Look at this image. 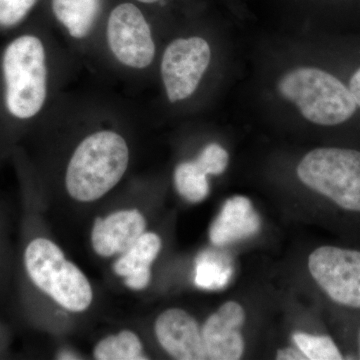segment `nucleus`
<instances>
[{"label": "nucleus", "mask_w": 360, "mask_h": 360, "mask_svg": "<svg viewBox=\"0 0 360 360\" xmlns=\"http://www.w3.org/2000/svg\"><path fill=\"white\" fill-rule=\"evenodd\" d=\"M39 0H0V32H15L25 26Z\"/></svg>", "instance_id": "a211bd4d"}, {"label": "nucleus", "mask_w": 360, "mask_h": 360, "mask_svg": "<svg viewBox=\"0 0 360 360\" xmlns=\"http://www.w3.org/2000/svg\"><path fill=\"white\" fill-rule=\"evenodd\" d=\"M338 324L340 328V347L345 359H360V315Z\"/></svg>", "instance_id": "aec40b11"}, {"label": "nucleus", "mask_w": 360, "mask_h": 360, "mask_svg": "<svg viewBox=\"0 0 360 360\" xmlns=\"http://www.w3.org/2000/svg\"><path fill=\"white\" fill-rule=\"evenodd\" d=\"M229 276L225 274L224 267L208 258H203L196 266L195 283L203 288H217L224 285Z\"/></svg>", "instance_id": "412c9836"}, {"label": "nucleus", "mask_w": 360, "mask_h": 360, "mask_svg": "<svg viewBox=\"0 0 360 360\" xmlns=\"http://www.w3.org/2000/svg\"><path fill=\"white\" fill-rule=\"evenodd\" d=\"M129 160V143L118 130H91L80 139L68 161L66 191L79 202L101 200L122 181Z\"/></svg>", "instance_id": "7ed1b4c3"}, {"label": "nucleus", "mask_w": 360, "mask_h": 360, "mask_svg": "<svg viewBox=\"0 0 360 360\" xmlns=\"http://www.w3.org/2000/svg\"><path fill=\"white\" fill-rule=\"evenodd\" d=\"M276 359L281 360H307L302 350L295 345L277 350Z\"/></svg>", "instance_id": "4be33fe9"}, {"label": "nucleus", "mask_w": 360, "mask_h": 360, "mask_svg": "<svg viewBox=\"0 0 360 360\" xmlns=\"http://www.w3.org/2000/svg\"><path fill=\"white\" fill-rule=\"evenodd\" d=\"M94 359L98 360L148 359L139 336L131 330H122L97 342L94 349Z\"/></svg>", "instance_id": "2eb2a0df"}, {"label": "nucleus", "mask_w": 360, "mask_h": 360, "mask_svg": "<svg viewBox=\"0 0 360 360\" xmlns=\"http://www.w3.org/2000/svg\"><path fill=\"white\" fill-rule=\"evenodd\" d=\"M312 285L335 321L360 315V245L326 243L314 248L307 259Z\"/></svg>", "instance_id": "20e7f679"}, {"label": "nucleus", "mask_w": 360, "mask_h": 360, "mask_svg": "<svg viewBox=\"0 0 360 360\" xmlns=\"http://www.w3.org/2000/svg\"><path fill=\"white\" fill-rule=\"evenodd\" d=\"M207 176L195 160L184 161L174 170L175 188L188 202L200 203L210 194Z\"/></svg>", "instance_id": "dca6fc26"}, {"label": "nucleus", "mask_w": 360, "mask_h": 360, "mask_svg": "<svg viewBox=\"0 0 360 360\" xmlns=\"http://www.w3.org/2000/svg\"><path fill=\"white\" fill-rule=\"evenodd\" d=\"M195 161L206 174L220 175L229 167V155L219 144L210 143L201 150Z\"/></svg>", "instance_id": "6ab92c4d"}, {"label": "nucleus", "mask_w": 360, "mask_h": 360, "mask_svg": "<svg viewBox=\"0 0 360 360\" xmlns=\"http://www.w3.org/2000/svg\"><path fill=\"white\" fill-rule=\"evenodd\" d=\"M146 229V220L136 210H120L98 217L92 227V248L103 257L122 255L136 243Z\"/></svg>", "instance_id": "9b49d317"}, {"label": "nucleus", "mask_w": 360, "mask_h": 360, "mask_svg": "<svg viewBox=\"0 0 360 360\" xmlns=\"http://www.w3.org/2000/svg\"><path fill=\"white\" fill-rule=\"evenodd\" d=\"M277 89L284 99L297 106L307 120L323 127L347 122L357 108L349 89L319 68L290 71L281 78Z\"/></svg>", "instance_id": "423d86ee"}, {"label": "nucleus", "mask_w": 360, "mask_h": 360, "mask_svg": "<svg viewBox=\"0 0 360 360\" xmlns=\"http://www.w3.org/2000/svg\"><path fill=\"white\" fill-rule=\"evenodd\" d=\"M348 89H349L350 92L354 96L357 106L360 108V68L355 71L352 78H350L349 87Z\"/></svg>", "instance_id": "5701e85b"}, {"label": "nucleus", "mask_w": 360, "mask_h": 360, "mask_svg": "<svg viewBox=\"0 0 360 360\" xmlns=\"http://www.w3.org/2000/svg\"><path fill=\"white\" fill-rule=\"evenodd\" d=\"M246 310L240 302L229 300L212 312L201 326L203 343L210 360H238L245 354Z\"/></svg>", "instance_id": "1a4fd4ad"}, {"label": "nucleus", "mask_w": 360, "mask_h": 360, "mask_svg": "<svg viewBox=\"0 0 360 360\" xmlns=\"http://www.w3.org/2000/svg\"><path fill=\"white\" fill-rule=\"evenodd\" d=\"M162 241L155 232H144L127 252L113 264V271L124 278L132 290H143L151 281V265L160 255Z\"/></svg>", "instance_id": "f8f14e48"}, {"label": "nucleus", "mask_w": 360, "mask_h": 360, "mask_svg": "<svg viewBox=\"0 0 360 360\" xmlns=\"http://www.w3.org/2000/svg\"><path fill=\"white\" fill-rule=\"evenodd\" d=\"M155 333L160 347L172 359H208L201 326L186 310L172 307L161 312L155 321Z\"/></svg>", "instance_id": "9d476101"}, {"label": "nucleus", "mask_w": 360, "mask_h": 360, "mask_svg": "<svg viewBox=\"0 0 360 360\" xmlns=\"http://www.w3.org/2000/svg\"><path fill=\"white\" fill-rule=\"evenodd\" d=\"M296 174L319 198L326 224L350 238L360 236V150L315 148L303 156Z\"/></svg>", "instance_id": "f03ea898"}, {"label": "nucleus", "mask_w": 360, "mask_h": 360, "mask_svg": "<svg viewBox=\"0 0 360 360\" xmlns=\"http://www.w3.org/2000/svg\"><path fill=\"white\" fill-rule=\"evenodd\" d=\"M53 91V56L44 32L30 26L0 45V153L46 115Z\"/></svg>", "instance_id": "f257e3e1"}, {"label": "nucleus", "mask_w": 360, "mask_h": 360, "mask_svg": "<svg viewBox=\"0 0 360 360\" xmlns=\"http://www.w3.org/2000/svg\"><path fill=\"white\" fill-rule=\"evenodd\" d=\"M51 13L66 34L84 41L94 32L101 11V0H51Z\"/></svg>", "instance_id": "4468645a"}, {"label": "nucleus", "mask_w": 360, "mask_h": 360, "mask_svg": "<svg viewBox=\"0 0 360 360\" xmlns=\"http://www.w3.org/2000/svg\"><path fill=\"white\" fill-rule=\"evenodd\" d=\"M259 226V217L250 200L245 196H234L225 201L210 227V241L215 245H226L257 233Z\"/></svg>", "instance_id": "ddd939ff"}, {"label": "nucleus", "mask_w": 360, "mask_h": 360, "mask_svg": "<svg viewBox=\"0 0 360 360\" xmlns=\"http://www.w3.org/2000/svg\"><path fill=\"white\" fill-rule=\"evenodd\" d=\"M105 42L116 63L129 70H143L155 58L150 25L136 4L122 2L113 7L105 23Z\"/></svg>", "instance_id": "0eeeda50"}, {"label": "nucleus", "mask_w": 360, "mask_h": 360, "mask_svg": "<svg viewBox=\"0 0 360 360\" xmlns=\"http://www.w3.org/2000/svg\"><path fill=\"white\" fill-rule=\"evenodd\" d=\"M22 266L30 283L63 309L82 312L91 304L89 279L51 239H30L23 250Z\"/></svg>", "instance_id": "39448f33"}, {"label": "nucleus", "mask_w": 360, "mask_h": 360, "mask_svg": "<svg viewBox=\"0 0 360 360\" xmlns=\"http://www.w3.org/2000/svg\"><path fill=\"white\" fill-rule=\"evenodd\" d=\"M135 1L141 2V4H155V2L160 1V0H135Z\"/></svg>", "instance_id": "b1692460"}, {"label": "nucleus", "mask_w": 360, "mask_h": 360, "mask_svg": "<svg viewBox=\"0 0 360 360\" xmlns=\"http://www.w3.org/2000/svg\"><path fill=\"white\" fill-rule=\"evenodd\" d=\"M210 58V44L200 37H182L167 45L161 58L160 75L169 103H177L193 96Z\"/></svg>", "instance_id": "6e6552de"}, {"label": "nucleus", "mask_w": 360, "mask_h": 360, "mask_svg": "<svg viewBox=\"0 0 360 360\" xmlns=\"http://www.w3.org/2000/svg\"><path fill=\"white\" fill-rule=\"evenodd\" d=\"M291 338L293 345L302 350L307 360L345 359L338 340L328 333L296 331Z\"/></svg>", "instance_id": "f3484780"}]
</instances>
